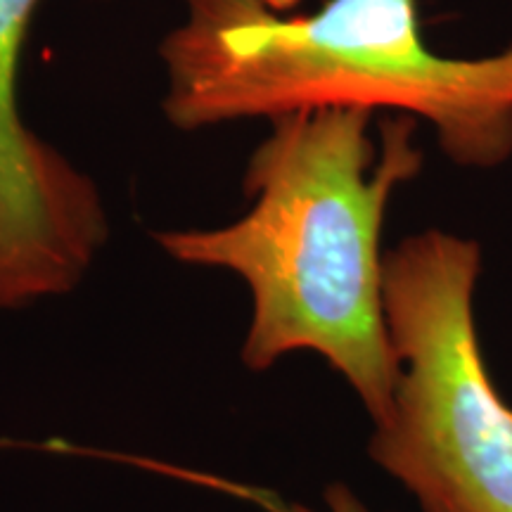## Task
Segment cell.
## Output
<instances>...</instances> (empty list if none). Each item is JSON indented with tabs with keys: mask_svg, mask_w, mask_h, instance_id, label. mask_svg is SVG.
<instances>
[{
	"mask_svg": "<svg viewBox=\"0 0 512 512\" xmlns=\"http://www.w3.org/2000/svg\"><path fill=\"white\" fill-rule=\"evenodd\" d=\"M38 5L0 0V311L72 292L110 238L98 185L19 110V64Z\"/></svg>",
	"mask_w": 512,
	"mask_h": 512,
	"instance_id": "4",
	"label": "cell"
},
{
	"mask_svg": "<svg viewBox=\"0 0 512 512\" xmlns=\"http://www.w3.org/2000/svg\"><path fill=\"white\" fill-rule=\"evenodd\" d=\"M363 107H313L271 121L242 176L249 209L219 228L155 230L185 266L245 280L252 325L242 363L254 373L313 351L351 384L375 425L392 413L399 361L382 302L389 202L422 171L418 119Z\"/></svg>",
	"mask_w": 512,
	"mask_h": 512,
	"instance_id": "1",
	"label": "cell"
},
{
	"mask_svg": "<svg viewBox=\"0 0 512 512\" xmlns=\"http://www.w3.org/2000/svg\"><path fill=\"white\" fill-rule=\"evenodd\" d=\"M479 273V242L437 228L384 252V320L399 377L368 456L422 512H512V408L479 344Z\"/></svg>",
	"mask_w": 512,
	"mask_h": 512,
	"instance_id": "3",
	"label": "cell"
},
{
	"mask_svg": "<svg viewBox=\"0 0 512 512\" xmlns=\"http://www.w3.org/2000/svg\"><path fill=\"white\" fill-rule=\"evenodd\" d=\"M264 505L268 512H316L306 508V505L285 503L273 496H266ZM325 505H328V512H368L366 503H363L347 484H330L328 489H325Z\"/></svg>",
	"mask_w": 512,
	"mask_h": 512,
	"instance_id": "5",
	"label": "cell"
},
{
	"mask_svg": "<svg viewBox=\"0 0 512 512\" xmlns=\"http://www.w3.org/2000/svg\"><path fill=\"white\" fill-rule=\"evenodd\" d=\"M159 43L162 112L178 131L363 107L425 121L460 169L512 159V46L463 57L430 48L420 0H181Z\"/></svg>",
	"mask_w": 512,
	"mask_h": 512,
	"instance_id": "2",
	"label": "cell"
}]
</instances>
